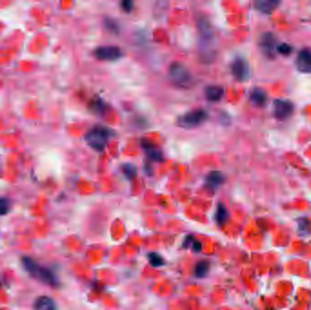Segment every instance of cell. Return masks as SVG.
<instances>
[{
	"label": "cell",
	"instance_id": "cell-1",
	"mask_svg": "<svg viewBox=\"0 0 311 310\" xmlns=\"http://www.w3.org/2000/svg\"><path fill=\"white\" fill-rule=\"evenodd\" d=\"M21 261L23 268L30 276L50 287H58L59 280L52 270L46 267H42L30 256H23Z\"/></svg>",
	"mask_w": 311,
	"mask_h": 310
},
{
	"label": "cell",
	"instance_id": "cell-2",
	"mask_svg": "<svg viewBox=\"0 0 311 310\" xmlns=\"http://www.w3.org/2000/svg\"><path fill=\"white\" fill-rule=\"evenodd\" d=\"M169 80L178 88L187 89L194 84V78L188 68L180 62H174L169 70Z\"/></svg>",
	"mask_w": 311,
	"mask_h": 310
},
{
	"label": "cell",
	"instance_id": "cell-3",
	"mask_svg": "<svg viewBox=\"0 0 311 310\" xmlns=\"http://www.w3.org/2000/svg\"><path fill=\"white\" fill-rule=\"evenodd\" d=\"M111 136V129L102 126H96L86 134L85 140L90 148L95 149L97 151H102L106 148Z\"/></svg>",
	"mask_w": 311,
	"mask_h": 310
},
{
	"label": "cell",
	"instance_id": "cell-4",
	"mask_svg": "<svg viewBox=\"0 0 311 310\" xmlns=\"http://www.w3.org/2000/svg\"><path fill=\"white\" fill-rule=\"evenodd\" d=\"M208 118V113L203 109L192 110L180 116L177 120V125L184 128H196L201 125Z\"/></svg>",
	"mask_w": 311,
	"mask_h": 310
},
{
	"label": "cell",
	"instance_id": "cell-5",
	"mask_svg": "<svg viewBox=\"0 0 311 310\" xmlns=\"http://www.w3.org/2000/svg\"><path fill=\"white\" fill-rule=\"evenodd\" d=\"M294 104L287 99H277L273 102V114L279 121H284L293 115Z\"/></svg>",
	"mask_w": 311,
	"mask_h": 310
},
{
	"label": "cell",
	"instance_id": "cell-6",
	"mask_svg": "<svg viewBox=\"0 0 311 310\" xmlns=\"http://www.w3.org/2000/svg\"><path fill=\"white\" fill-rule=\"evenodd\" d=\"M231 72L237 80H248L251 77L250 64L243 58L237 57L231 64Z\"/></svg>",
	"mask_w": 311,
	"mask_h": 310
},
{
	"label": "cell",
	"instance_id": "cell-7",
	"mask_svg": "<svg viewBox=\"0 0 311 310\" xmlns=\"http://www.w3.org/2000/svg\"><path fill=\"white\" fill-rule=\"evenodd\" d=\"M259 47L263 54L269 58H274L277 50V39L275 35L271 32H266L260 36Z\"/></svg>",
	"mask_w": 311,
	"mask_h": 310
},
{
	"label": "cell",
	"instance_id": "cell-8",
	"mask_svg": "<svg viewBox=\"0 0 311 310\" xmlns=\"http://www.w3.org/2000/svg\"><path fill=\"white\" fill-rule=\"evenodd\" d=\"M94 55L99 60L116 61L121 58L122 50L116 46H101L96 48Z\"/></svg>",
	"mask_w": 311,
	"mask_h": 310
},
{
	"label": "cell",
	"instance_id": "cell-9",
	"mask_svg": "<svg viewBox=\"0 0 311 310\" xmlns=\"http://www.w3.org/2000/svg\"><path fill=\"white\" fill-rule=\"evenodd\" d=\"M296 67L301 73H311V49L303 48L298 52L296 58Z\"/></svg>",
	"mask_w": 311,
	"mask_h": 310
},
{
	"label": "cell",
	"instance_id": "cell-10",
	"mask_svg": "<svg viewBox=\"0 0 311 310\" xmlns=\"http://www.w3.org/2000/svg\"><path fill=\"white\" fill-rule=\"evenodd\" d=\"M142 148L149 158L153 161H162L163 153L153 143L148 140H142Z\"/></svg>",
	"mask_w": 311,
	"mask_h": 310
},
{
	"label": "cell",
	"instance_id": "cell-11",
	"mask_svg": "<svg viewBox=\"0 0 311 310\" xmlns=\"http://www.w3.org/2000/svg\"><path fill=\"white\" fill-rule=\"evenodd\" d=\"M225 182V176L219 171H212L206 177V185L208 189L216 190Z\"/></svg>",
	"mask_w": 311,
	"mask_h": 310
},
{
	"label": "cell",
	"instance_id": "cell-12",
	"mask_svg": "<svg viewBox=\"0 0 311 310\" xmlns=\"http://www.w3.org/2000/svg\"><path fill=\"white\" fill-rule=\"evenodd\" d=\"M280 5L277 0H257L255 2V8L263 14H271Z\"/></svg>",
	"mask_w": 311,
	"mask_h": 310
},
{
	"label": "cell",
	"instance_id": "cell-13",
	"mask_svg": "<svg viewBox=\"0 0 311 310\" xmlns=\"http://www.w3.org/2000/svg\"><path fill=\"white\" fill-rule=\"evenodd\" d=\"M34 310H58V306L53 298L40 296L35 300Z\"/></svg>",
	"mask_w": 311,
	"mask_h": 310
},
{
	"label": "cell",
	"instance_id": "cell-14",
	"mask_svg": "<svg viewBox=\"0 0 311 310\" xmlns=\"http://www.w3.org/2000/svg\"><path fill=\"white\" fill-rule=\"evenodd\" d=\"M198 26V31L200 35L206 39H210L214 36V29L212 25L210 24V21L206 18H200L197 22Z\"/></svg>",
	"mask_w": 311,
	"mask_h": 310
},
{
	"label": "cell",
	"instance_id": "cell-15",
	"mask_svg": "<svg viewBox=\"0 0 311 310\" xmlns=\"http://www.w3.org/2000/svg\"><path fill=\"white\" fill-rule=\"evenodd\" d=\"M251 101L257 107H264L268 102L267 93L261 88H254L250 96Z\"/></svg>",
	"mask_w": 311,
	"mask_h": 310
},
{
	"label": "cell",
	"instance_id": "cell-16",
	"mask_svg": "<svg viewBox=\"0 0 311 310\" xmlns=\"http://www.w3.org/2000/svg\"><path fill=\"white\" fill-rule=\"evenodd\" d=\"M205 95L210 101H219L223 97L224 88L220 86H209L205 90Z\"/></svg>",
	"mask_w": 311,
	"mask_h": 310
},
{
	"label": "cell",
	"instance_id": "cell-17",
	"mask_svg": "<svg viewBox=\"0 0 311 310\" xmlns=\"http://www.w3.org/2000/svg\"><path fill=\"white\" fill-rule=\"evenodd\" d=\"M210 270V263L206 260H201L196 264L195 268V276L198 278H203L208 275Z\"/></svg>",
	"mask_w": 311,
	"mask_h": 310
},
{
	"label": "cell",
	"instance_id": "cell-18",
	"mask_svg": "<svg viewBox=\"0 0 311 310\" xmlns=\"http://www.w3.org/2000/svg\"><path fill=\"white\" fill-rule=\"evenodd\" d=\"M229 217V213L228 210L225 208L223 204H219L217 209H216V215H215V219L216 222L219 225H223L224 223L228 220Z\"/></svg>",
	"mask_w": 311,
	"mask_h": 310
},
{
	"label": "cell",
	"instance_id": "cell-19",
	"mask_svg": "<svg viewBox=\"0 0 311 310\" xmlns=\"http://www.w3.org/2000/svg\"><path fill=\"white\" fill-rule=\"evenodd\" d=\"M122 172L123 174L126 175L129 179H132L135 177L136 175V168L135 165L131 164V163H126L121 167Z\"/></svg>",
	"mask_w": 311,
	"mask_h": 310
},
{
	"label": "cell",
	"instance_id": "cell-20",
	"mask_svg": "<svg viewBox=\"0 0 311 310\" xmlns=\"http://www.w3.org/2000/svg\"><path fill=\"white\" fill-rule=\"evenodd\" d=\"M149 263L154 267H161L164 265L162 256L156 253H150L149 255Z\"/></svg>",
	"mask_w": 311,
	"mask_h": 310
},
{
	"label": "cell",
	"instance_id": "cell-21",
	"mask_svg": "<svg viewBox=\"0 0 311 310\" xmlns=\"http://www.w3.org/2000/svg\"><path fill=\"white\" fill-rule=\"evenodd\" d=\"M105 25H106V27L108 28V30L111 31L112 33H118L119 26H118L117 21L112 19H106Z\"/></svg>",
	"mask_w": 311,
	"mask_h": 310
},
{
	"label": "cell",
	"instance_id": "cell-22",
	"mask_svg": "<svg viewBox=\"0 0 311 310\" xmlns=\"http://www.w3.org/2000/svg\"><path fill=\"white\" fill-rule=\"evenodd\" d=\"M10 203L5 197H0V216H5L9 212Z\"/></svg>",
	"mask_w": 311,
	"mask_h": 310
},
{
	"label": "cell",
	"instance_id": "cell-23",
	"mask_svg": "<svg viewBox=\"0 0 311 310\" xmlns=\"http://www.w3.org/2000/svg\"><path fill=\"white\" fill-rule=\"evenodd\" d=\"M277 52L284 56H289L292 52V47L287 43H281L277 45Z\"/></svg>",
	"mask_w": 311,
	"mask_h": 310
},
{
	"label": "cell",
	"instance_id": "cell-24",
	"mask_svg": "<svg viewBox=\"0 0 311 310\" xmlns=\"http://www.w3.org/2000/svg\"><path fill=\"white\" fill-rule=\"evenodd\" d=\"M121 8L126 12H131L134 8V2L131 0H124L121 2Z\"/></svg>",
	"mask_w": 311,
	"mask_h": 310
},
{
	"label": "cell",
	"instance_id": "cell-25",
	"mask_svg": "<svg viewBox=\"0 0 311 310\" xmlns=\"http://www.w3.org/2000/svg\"><path fill=\"white\" fill-rule=\"evenodd\" d=\"M92 108H93V110H95L97 113H100V112H103V111H104L105 104H104V102L102 101V100L97 98V100L93 102Z\"/></svg>",
	"mask_w": 311,
	"mask_h": 310
}]
</instances>
